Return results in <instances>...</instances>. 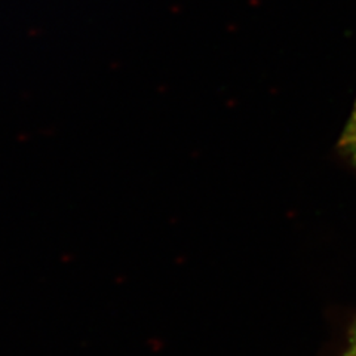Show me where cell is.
<instances>
[{
  "mask_svg": "<svg viewBox=\"0 0 356 356\" xmlns=\"http://www.w3.org/2000/svg\"><path fill=\"white\" fill-rule=\"evenodd\" d=\"M337 152L353 170H356V98L346 125L337 140Z\"/></svg>",
  "mask_w": 356,
  "mask_h": 356,
  "instance_id": "obj_1",
  "label": "cell"
},
{
  "mask_svg": "<svg viewBox=\"0 0 356 356\" xmlns=\"http://www.w3.org/2000/svg\"><path fill=\"white\" fill-rule=\"evenodd\" d=\"M340 356H356V319H355L353 325H352V328L349 331L346 349L341 352Z\"/></svg>",
  "mask_w": 356,
  "mask_h": 356,
  "instance_id": "obj_2",
  "label": "cell"
}]
</instances>
